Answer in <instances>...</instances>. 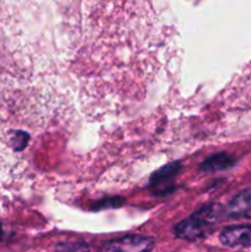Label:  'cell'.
Wrapping results in <instances>:
<instances>
[{
  "mask_svg": "<svg viewBox=\"0 0 251 252\" xmlns=\"http://www.w3.org/2000/svg\"><path fill=\"white\" fill-rule=\"evenodd\" d=\"M224 219H250L251 218V187L243 189L231 198L223 209Z\"/></svg>",
  "mask_w": 251,
  "mask_h": 252,
  "instance_id": "obj_3",
  "label": "cell"
},
{
  "mask_svg": "<svg viewBox=\"0 0 251 252\" xmlns=\"http://www.w3.org/2000/svg\"><path fill=\"white\" fill-rule=\"evenodd\" d=\"M0 236H1V228H0Z\"/></svg>",
  "mask_w": 251,
  "mask_h": 252,
  "instance_id": "obj_8",
  "label": "cell"
},
{
  "mask_svg": "<svg viewBox=\"0 0 251 252\" xmlns=\"http://www.w3.org/2000/svg\"><path fill=\"white\" fill-rule=\"evenodd\" d=\"M234 165V160L230 155L225 154V153H218L208 159L204 160L202 162L201 167L206 171H219V170H225L229 169Z\"/></svg>",
  "mask_w": 251,
  "mask_h": 252,
  "instance_id": "obj_5",
  "label": "cell"
},
{
  "mask_svg": "<svg viewBox=\"0 0 251 252\" xmlns=\"http://www.w3.org/2000/svg\"><path fill=\"white\" fill-rule=\"evenodd\" d=\"M56 252H90L89 249L83 244L78 243H64L57 246Z\"/></svg>",
  "mask_w": 251,
  "mask_h": 252,
  "instance_id": "obj_7",
  "label": "cell"
},
{
  "mask_svg": "<svg viewBox=\"0 0 251 252\" xmlns=\"http://www.w3.org/2000/svg\"><path fill=\"white\" fill-rule=\"evenodd\" d=\"M221 219H224V214L220 207L217 204L206 206L177 224L174 231L179 238L194 240V239L203 238L208 233L209 228L220 221Z\"/></svg>",
  "mask_w": 251,
  "mask_h": 252,
  "instance_id": "obj_1",
  "label": "cell"
},
{
  "mask_svg": "<svg viewBox=\"0 0 251 252\" xmlns=\"http://www.w3.org/2000/svg\"><path fill=\"white\" fill-rule=\"evenodd\" d=\"M153 248V239L142 235H128L108 241L101 252H150Z\"/></svg>",
  "mask_w": 251,
  "mask_h": 252,
  "instance_id": "obj_2",
  "label": "cell"
},
{
  "mask_svg": "<svg viewBox=\"0 0 251 252\" xmlns=\"http://www.w3.org/2000/svg\"><path fill=\"white\" fill-rule=\"evenodd\" d=\"M220 243L229 248L251 246V225H238L225 228L220 233Z\"/></svg>",
  "mask_w": 251,
  "mask_h": 252,
  "instance_id": "obj_4",
  "label": "cell"
},
{
  "mask_svg": "<svg viewBox=\"0 0 251 252\" xmlns=\"http://www.w3.org/2000/svg\"><path fill=\"white\" fill-rule=\"evenodd\" d=\"M179 164H171L165 166L164 169L159 170L157 172H155L152 177V184L153 185H160L164 184V182L169 181V180L172 179V176H175L179 170Z\"/></svg>",
  "mask_w": 251,
  "mask_h": 252,
  "instance_id": "obj_6",
  "label": "cell"
}]
</instances>
